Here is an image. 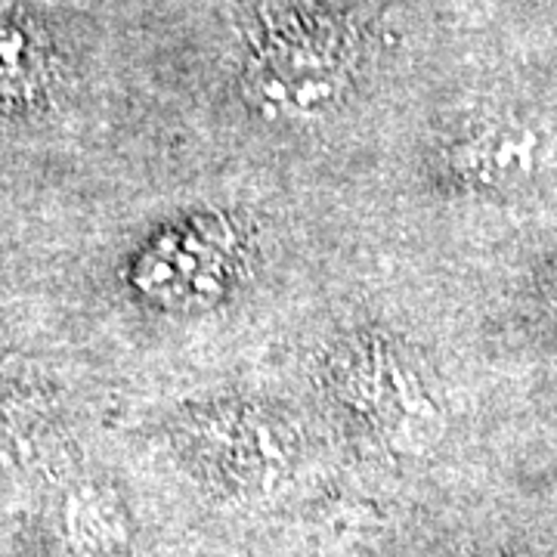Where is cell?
<instances>
[{
	"mask_svg": "<svg viewBox=\"0 0 557 557\" xmlns=\"http://www.w3.org/2000/svg\"><path fill=\"white\" fill-rule=\"evenodd\" d=\"M354 62V38L338 22L288 20L260 40L245 87L263 115L317 119L344 97Z\"/></svg>",
	"mask_w": 557,
	"mask_h": 557,
	"instance_id": "6da1fadb",
	"label": "cell"
},
{
	"mask_svg": "<svg viewBox=\"0 0 557 557\" xmlns=\"http://www.w3.org/2000/svg\"><path fill=\"white\" fill-rule=\"evenodd\" d=\"M341 397L397 446L418 449L437 424V409L416 369L384 344L357 347L338 369Z\"/></svg>",
	"mask_w": 557,
	"mask_h": 557,
	"instance_id": "7a4b0ae2",
	"label": "cell"
},
{
	"mask_svg": "<svg viewBox=\"0 0 557 557\" xmlns=\"http://www.w3.org/2000/svg\"><path fill=\"white\" fill-rule=\"evenodd\" d=\"M44 81V53L28 25L0 10V97H25Z\"/></svg>",
	"mask_w": 557,
	"mask_h": 557,
	"instance_id": "3957f363",
	"label": "cell"
}]
</instances>
